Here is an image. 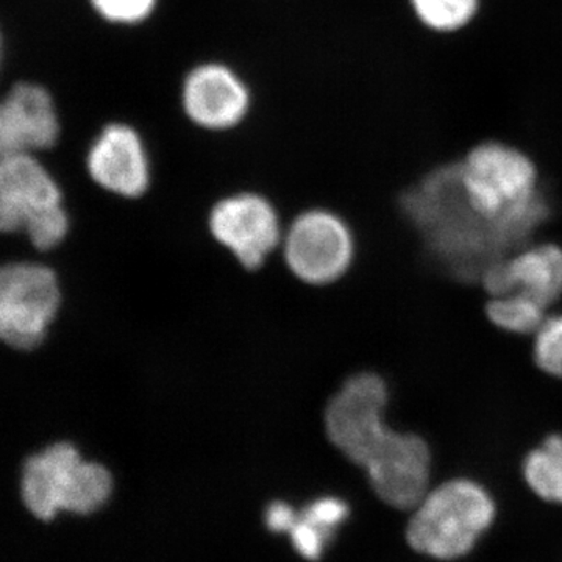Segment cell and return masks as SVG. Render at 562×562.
Returning a JSON list of instances; mask_svg holds the SVG:
<instances>
[{
  "mask_svg": "<svg viewBox=\"0 0 562 562\" xmlns=\"http://www.w3.org/2000/svg\"><path fill=\"white\" fill-rule=\"evenodd\" d=\"M546 306L520 292L490 297L486 316L498 330L517 336H535L547 319Z\"/></svg>",
  "mask_w": 562,
  "mask_h": 562,
  "instance_id": "cell-16",
  "label": "cell"
},
{
  "mask_svg": "<svg viewBox=\"0 0 562 562\" xmlns=\"http://www.w3.org/2000/svg\"><path fill=\"white\" fill-rule=\"evenodd\" d=\"M412 512L406 541L414 552L453 561L472 552L494 524L497 506L483 484L452 479L431 487Z\"/></svg>",
  "mask_w": 562,
  "mask_h": 562,
  "instance_id": "cell-3",
  "label": "cell"
},
{
  "mask_svg": "<svg viewBox=\"0 0 562 562\" xmlns=\"http://www.w3.org/2000/svg\"><path fill=\"white\" fill-rule=\"evenodd\" d=\"M69 217L57 181L33 154L0 160V233L27 232L33 246L50 250L63 243Z\"/></svg>",
  "mask_w": 562,
  "mask_h": 562,
  "instance_id": "cell-5",
  "label": "cell"
},
{
  "mask_svg": "<svg viewBox=\"0 0 562 562\" xmlns=\"http://www.w3.org/2000/svg\"><path fill=\"white\" fill-rule=\"evenodd\" d=\"M160 0H90L92 10L114 25H138L149 20Z\"/></svg>",
  "mask_w": 562,
  "mask_h": 562,
  "instance_id": "cell-19",
  "label": "cell"
},
{
  "mask_svg": "<svg viewBox=\"0 0 562 562\" xmlns=\"http://www.w3.org/2000/svg\"><path fill=\"white\" fill-rule=\"evenodd\" d=\"M532 361L546 375L562 380V313L547 316L532 336Z\"/></svg>",
  "mask_w": 562,
  "mask_h": 562,
  "instance_id": "cell-18",
  "label": "cell"
},
{
  "mask_svg": "<svg viewBox=\"0 0 562 562\" xmlns=\"http://www.w3.org/2000/svg\"><path fill=\"white\" fill-rule=\"evenodd\" d=\"M60 133L54 98L41 85L20 81L0 101V160L52 149Z\"/></svg>",
  "mask_w": 562,
  "mask_h": 562,
  "instance_id": "cell-12",
  "label": "cell"
},
{
  "mask_svg": "<svg viewBox=\"0 0 562 562\" xmlns=\"http://www.w3.org/2000/svg\"><path fill=\"white\" fill-rule=\"evenodd\" d=\"M361 468L391 508L412 512L431 490V449L416 432L391 430Z\"/></svg>",
  "mask_w": 562,
  "mask_h": 562,
  "instance_id": "cell-9",
  "label": "cell"
},
{
  "mask_svg": "<svg viewBox=\"0 0 562 562\" xmlns=\"http://www.w3.org/2000/svg\"><path fill=\"white\" fill-rule=\"evenodd\" d=\"M111 473L99 462L85 461L69 442H58L25 461L21 494L29 512L41 520L58 513L87 516L109 502Z\"/></svg>",
  "mask_w": 562,
  "mask_h": 562,
  "instance_id": "cell-4",
  "label": "cell"
},
{
  "mask_svg": "<svg viewBox=\"0 0 562 562\" xmlns=\"http://www.w3.org/2000/svg\"><path fill=\"white\" fill-rule=\"evenodd\" d=\"M355 257L349 225L327 210H312L292 222L284 236V260L297 279L324 286L341 279Z\"/></svg>",
  "mask_w": 562,
  "mask_h": 562,
  "instance_id": "cell-8",
  "label": "cell"
},
{
  "mask_svg": "<svg viewBox=\"0 0 562 562\" xmlns=\"http://www.w3.org/2000/svg\"><path fill=\"white\" fill-rule=\"evenodd\" d=\"M87 168L99 187L120 198H140L150 187L149 151L138 131L124 122H113L99 133L88 151Z\"/></svg>",
  "mask_w": 562,
  "mask_h": 562,
  "instance_id": "cell-13",
  "label": "cell"
},
{
  "mask_svg": "<svg viewBox=\"0 0 562 562\" xmlns=\"http://www.w3.org/2000/svg\"><path fill=\"white\" fill-rule=\"evenodd\" d=\"M299 514L288 503L273 502L266 512V525L269 530L276 532H290L297 522Z\"/></svg>",
  "mask_w": 562,
  "mask_h": 562,
  "instance_id": "cell-22",
  "label": "cell"
},
{
  "mask_svg": "<svg viewBox=\"0 0 562 562\" xmlns=\"http://www.w3.org/2000/svg\"><path fill=\"white\" fill-rule=\"evenodd\" d=\"M479 281L490 297L520 292L550 308L562 295V247L553 243L520 247L492 261Z\"/></svg>",
  "mask_w": 562,
  "mask_h": 562,
  "instance_id": "cell-14",
  "label": "cell"
},
{
  "mask_svg": "<svg viewBox=\"0 0 562 562\" xmlns=\"http://www.w3.org/2000/svg\"><path fill=\"white\" fill-rule=\"evenodd\" d=\"M390 387L373 372L350 376L336 392L325 412V430L333 446L357 465L382 443L387 432Z\"/></svg>",
  "mask_w": 562,
  "mask_h": 562,
  "instance_id": "cell-7",
  "label": "cell"
},
{
  "mask_svg": "<svg viewBox=\"0 0 562 562\" xmlns=\"http://www.w3.org/2000/svg\"><path fill=\"white\" fill-rule=\"evenodd\" d=\"M290 535L295 550L310 561L319 560L325 546L333 536L331 532L306 520L301 514H299L297 522L291 528Z\"/></svg>",
  "mask_w": 562,
  "mask_h": 562,
  "instance_id": "cell-20",
  "label": "cell"
},
{
  "mask_svg": "<svg viewBox=\"0 0 562 562\" xmlns=\"http://www.w3.org/2000/svg\"><path fill=\"white\" fill-rule=\"evenodd\" d=\"M181 105L192 124L210 132L231 131L250 110L246 81L227 65L203 63L184 77Z\"/></svg>",
  "mask_w": 562,
  "mask_h": 562,
  "instance_id": "cell-11",
  "label": "cell"
},
{
  "mask_svg": "<svg viewBox=\"0 0 562 562\" xmlns=\"http://www.w3.org/2000/svg\"><path fill=\"white\" fill-rule=\"evenodd\" d=\"M60 303L57 276L46 266H0V341L18 350L35 349L46 338Z\"/></svg>",
  "mask_w": 562,
  "mask_h": 562,
  "instance_id": "cell-6",
  "label": "cell"
},
{
  "mask_svg": "<svg viewBox=\"0 0 562 562\" xmlns=\"http://www.w3.org/2000/svg\"><path fill=\"white\" fill-rule=\"evenodd\" d=\"M210 231L246 269H258L279 246V213L255 192L228 195L213 206Z\"/></svg>",
  "mask_w": 562,
  "mask_h": 562,
  "instance_id": "cell-10",
  "label": "cell"
},
{
  "mask_svg": "<svg viewBox=\"0 0 562 562\" xmlns=\"http://www.w3.org/2000/svg\"><path fill=\"white\" fill-rule=\"evenodd\" d=\"M454 169L462 199L509 251L549 216L538 168L524 150L490 140L469 150Z\"/></svg>",
  "mask_w": 562,
  "mask_h": 562,
  "instance_id": "cell-1",
  "label": "cell"
},
{
  "mask_svg": "<svg viewBox=\"0 0 562 562\" xmlns=\"http://www.w3.org/2000/svg\"><path fill=\"white\" fill-rule=\"evenodd\" d=\"M524 479L536 497L562 505V435H550L524 460Z\"/></svg>",
  "mask_w": 562,
  "mask_h": 562,
  "instance_id": "cell-15",
  "label": "cell"
},
{
  "mask_svg": "<svg viewBox=\"0 0 562 562\" xmlns=\"http://www.w3.org/2000/svg\"><path fill=\"white\" fill-rule=\"evenodd\" d=\"M0 52H2V36H0Z\"/></svg>",
  "mask_w": 562,
  "mask_h": 562,
  "instance_id": "cell-23",
  "label": "cell"
},
{
  "mask_svg": "<svg viewBox=\"0 0 562 562\" xmlns=\"http://www.w3.org/2000/svg\"><path fill=\"white\" fill-rule=\"evenodd\" d=\"M301 516L333 535L335 528L341 525L347 519V516H349V506H347L346 502L339 501V498H319V501L310 503L303 509Z\"/></svg>",
  "mask_w": 562,
  "mask_h": 562,
  "instance_id": "cell-21",
  "label": "cell"
},
{
  "mask_svg": "<svg viewBox=\"0 0 562 562\" xmlns=\"http://www.w3.org/2000/svg\"><path fill=\"white\" fill-rule=\"evenodd\" d=\"M414 16L436 33H454L468 27L480 10V0H409Z\"/></svg>",
  "mask_w": 562,
  "mask_h": 562,
  "instance_id": "cell-17",
  "label": "cell"
},
{
  "mask_svg": "<svg viewBox=\"0 0 562 562\" xmlns=\"http://www.w3.org/2000/svg\"><path fill=\"white\" fill-rule=\"evenodd\" d=\"M402 203L439 261L462 280H480L492 261L509 254L462 199L454 162L422 180Z\"/></svg>",
  "mask_w": 562,
  "mask_h": 562,
  "instance_id": "cell-2",
  "label": "cell"
}]
</instances>
